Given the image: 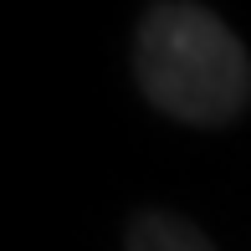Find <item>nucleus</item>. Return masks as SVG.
I'll return each mask as SVG.
<instances>
[{
  "mask_svg": "<svg viewBox=\"0 0 251 251\" xmlns=\"http://www.w3.org/2000/svg\"><path fill=\"white\" fill-rule=\"evenodd\" d=\"M144 98L185 123H231L251 98V56L221 16L190 0H159L133 56Z\"/></svg>",
  "mask_w": 251,
  "mask_h": 251,
  "instance_id": "f257e3e1",
  "label": "nucleus"
},
{
  "mask_svg": "<svg viewBox=\"0 0 251 251\" xmlns=\"http://www.w3.org/2000/svg\"><path fill=\"white\" fill-rule=\"evenodd\" d=\"M128 251H215L190 221L164 210H144L139 221L128 226Z\"/></svg>",
  "mask_w": 251,
  "mask_h": 251,
  "instance_id": "f03ea898",
  "label": "nucleus"
}]
</instances>
